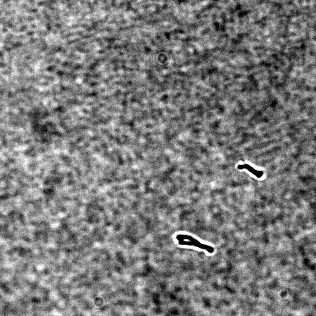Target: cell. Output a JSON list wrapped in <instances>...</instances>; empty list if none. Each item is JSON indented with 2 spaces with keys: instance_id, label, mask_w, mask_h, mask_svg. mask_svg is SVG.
<instances>
[{
  "instance_id": "obj_1",
  "label": "cell",
  "mask_w": 316,
  "mask_h": 316,
  "mask_svg": "<svg viewBox=\"0 0 316 316\" xmlns=\"http://www.w3.org/2000/svg\"><path fill=\"white\" fill-rule=\"evenodd\" d=\"M177 239L180 245H193L201 249H204L209 253H213L214 249L212 247L209 245L202 244L200 241L196 240L195 238L191 236L186 235H178L177 236Z\"/></svg>"
},
{
  "instance_id": "obj_2",
  "label": "cell",
  "mask_w": 316,
  "mask_h": 316,
  "mask_svg": "<svg viewBox=\"0 0 316 316\" xmlns=\"http://www.w3.org/2000/svg\"><path fill=\"white\" fill-rule=\"evenodd\" d=\"M239 168L240 169H245L247 170L248 171H249L252 174H254V175H256V176L258 178H260L262 175H263V173L262 171H257V170H255L252 167L250 166L249 165L245 164L242 165H240L239 166Z\"/></svg>"
}]
</instances>
